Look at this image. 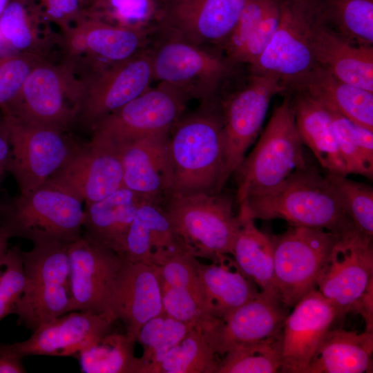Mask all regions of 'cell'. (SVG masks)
<instances>
[{
  "label": "cell",
  "mask_w": 373,
  "mask_h": 373,
  "mask_svg": "<svg viewBox=\"0 0 373 373\" xmlns=\"http://www.w3.org/2000/svg\"><path fill=\"white\" fill-rule=\"evenodd\" d=\"M168 151L167 193H220L230 175L219 104L181 117L171 131Z\"/></svg>",
  "instance_id": "1"
},
{
  "label": "cell",
  "mask_w": 373,
  "mask_h": 373,
  "mask_svg": "<svg viewBox=\"0 0 373 373\" xmlns=\"http://www.w3.org/2000/svg\"><path fill=\"white\" fill-rule=\"evenodd\" d=\"M238 205L239 216L254 220L282 219L338 236L356 230L325 177L307 166Z\"/></svg>",
  "instance_id": "2"
},
{
  "label": "cell",
  "mask_w": 373,
  "mask_h": 373,
  "mask_svg": "<svg viewBox=\"0 0 373 373\" xmlns=\"http://www.w3.org/2000/svg\"><path fill=\"white\" fill-rule=\"evenodd\" d=\"M154 80L203 106L218 104L237 66L217 47L197 45L160 27L150 46Z\"/></svg>",
  "instance_id": "3"
},
{
  "label": "cell",
  "mask_w": 373,
  "mask_h": 373,
  "mask_svg": "<svg viewBox=\"0 0 373 373\" xmlns=\"http://www.w3.org/2000/svg\"><path fill=\"white\" fill-rule=\"evenodd\" d=\"M173 231L196 258L213 262L231 255L240 222L233 198L219 193H167L162 202Z\"/></svg>",
  "instance_id": "4"
},
{
  "label": "cell",
  "mask_w": 373,
  "mask_h": 373,
  "mask_svg": "<svg viewBox=\"0 0 373 373\" xmlns=\"http://www.w3.org/2000/svg\"><path fill=\"white\" fill-rule=\"evenodd\" d=\"M82 202L69 193L45 183L27 193L0 201V227L9 238L33 245L70 242L82 234Z\"/></svg>",
  "instance_id": "5"
},
{
  "label": "cell",
  "mask_w": 373,
  "mask_h": 373,
  "mask_svg": "<svg viewBox=\"0 0 373 373\" xmlns=\"http://www.w3.org/2000/svg\"><path fill=\"white\" fill-rule=\"evenodd\" d=\"M303 148L292 98L288 95L274 109L255 147L236 172L238 175L236 203L266 192L305 168Z\"/></svg>",
  "instance_id": "6"
},
{
  "label": "cell",
  "mask_w": 373,
  "mask_h": 373,
  "mask_svg": "<svg viewBox=\"0 0 373 373\" xmlns=\"http://www.w3.org/2000/svg\"><path fill=\"white\" fill-rule=\"evenodd\" d=\"M82 99V82L72 64L42 58L0 110L30 125L66 131L77 120Z\"/></svg>",
  "instance_id": "7"
},
{
  "label": "cell",
  "mask_w": 373,
  "mask_h": 373,
  "mask_svg": "<svg viewBox=\"0 0 373 373\" xmlns=\"http://www.w3.org/2000/svg\"><path fill=\"white\" fill-rule=\"evenodd\" d=\"M68 243L33 245L22 251L25 287L15 314L29 329L71 312Z\"/></svg>",
  "instance_id": "8"
},
{
  "label": "cell",
  "mask_w": 373,
  "mask_h": 373,
  "mask_svg": "<svg viewBox=\"0 0 373 373\" xmlns=\"http://www.w3.org/2000/svg\"><path fill=\"white\" fill-rule=\"evenodd\" d=\"M339 236L304 227H293L271 236L276 293L289 307L315 289L320 272Z\"/></svg>",
  "instance_id": "9"
},
{
  "label": "cell",
  "mask_w": 373,
  "mask_h": 373,
  "mask_svg": "<svg viewBox=\"0 0 373 373\" xmlns=\"http://www.w3.org/2000/svg\"><path fill=\"white\" fill-rule=\"evenodd\" d=\"M10 145L7 166L20 193L44 185L82 144L57 129L30 125L1 111Z\"/></svg>",
  "instance_id": "10"
},
{
  "label": "cell",
  "mask_w": 373,
  "mask_h": 373,
  "mask_svg": "<svg viewBox=\"0 0 373 373\" xmlns=\"http://www.w3.org/2000/svg\"><path fill=\"white\" fill-rule=\"evenodd\" d=\"M372 241L356 230L339 236L320 272L316 288L338 318L359 314L365 298L373 294Z\"/></svg>",
  "instance_id": "11"
},
{
  "label": "cell",
  "mask_w": 373,
  "mask_h": 373,
  "mask_svg": "<svg viewBox=\"0 0 373 373\" xmlns=\"http://www.w3.org/2000/svg\"><path fill=\"white\" fill-rule=\"evenodd\" d=\"M280 17L269 44L251 73L278 77L287 87L315 67L312 32L316 14L311 0H278Z\"/></svg>",
  "instance_id": "12"
},
{
  "label": "cell",
  "mask_w": 373,
  "mask_h": 373,
  "mask_svg": "<svg viewBox=\"0 0 373 373\" xmlns=\"http://www.w3.org/2000/svg\"><path fill=\"white\" fill-rule=\"evenodd\" d=\"M159 28L137 30L86 14L61 32L60 48L79 75L129 59L149 48Z\"/></svg>",
  "instance_id": "13"
},
{
  "label": "cell",
  "mask_w": 373,
  "mask_h": 373,
  "mask_svg": "<svg viewBox=\"0 0 373 373\" xmlns=\"http://www.w3.org/2000/svg\"><path fill=\"white\" fill-rule=\"evenodd\" d=\"M189 99L178 89L160 82L93 128L91 140L115 147L149 135L171 131Z\"/></svg>",
  "instance_id": "14"
},
{
  "label": "cell",
  "mask_w": 373,
  "mask_h": 373,
  "mask_svg": "<svg viewBox=\"0 0 373 373\" xmlns=\"http://www.w3.org/2000/svg\"><path fill=\"white\" fill-rule=\"evenodd\" d=\"M82 99L77 121L91 130L103 118L136 98L154 80L150 47L126 60L79 77Z\"/></svg>",
  "instance_id": "15"
},
{
  "label": "cell",
  "mask_w": 373,
  "mask_h": 373,
  "mask_svg": "<svg viewBox=\"0 0 373 373\" xmlns=\"http://www.w3.org/2000/svg\"><path fill=\"white\" fill-rule=\"evenodd\" d=\"M286 90L278 77L251 73L242 87L220 99L227 166L230 175L238 169L248 148L258 135L272 98Z\"/></svg>",
  "instance_id": "16"
},
{
  "label": "cell",
  "mask_w": 373,
  "mask_h": 373,
  "mask_svg": "<svg viewBox=\"0 0 373 373\" xmlns=\"http://www.w3.org/2000/svg\"><path fill=\"white\" fill-rule=\"evenodd\" d=\"M68 254L71 312L106 314L116 319L113 300L124 259L84 234L68 243Z\"/></svg>",
  "instance_id": "17"
},
{
  "label": "cell",
  "mask_w": 373,
  "mask_h": 373,
  "mask_svg": "<svg viewBox=\"0 0 373 373\" xmlns=\"http://www.w3.org/2000/svg\"><path fill=\"white\" fill-rule=\"evenodd\" d=\"M288 307L276 291H260L224 317L211 321L200 331L215 352L224 355L239 345L282 333Z\"/></svg>",
  "instance_id": "18"
},
{
  "label": "cell",
  "mask_w": 373,
  "mask_h": 373,
  "mask_svg": "<svg viewBox=\"0 0 373 373\" xmlns=\"http://www.w3.org/2000/svg\"><path fill=\"white\" fill-rule=\"evenodd\" d=\"M122 175L117 149L90 140L82 142L46 183L87 204L100 200L122 186Z\"/></svg>",
  "instance_id": "19"
},
{
  "label": "cell",
  "mask_w": 373,
  "mask_h": 373,
  "mask_svg": "<svg viewBox=\"0 0 373 373\" xmlns=\"http://www.w3.org/2000/svg\"><path fill=\"white\" fill-rule=\"evenodd\" d=\"M246 0H164L160 27L191 43L221 49Z\"/></svg>",
  "instance_id": "20"
},
{
  "label": "cell",
  "mask_w": 373,
  "mask_h": 373,
  "mask_svg": "<svg viewBox=\"0 0 373 373\" xmlns=\"http://www.w3.org/2000/svg\"><path fill=\"white\" fill-rule=\"evenodd\" d=\"M337 318L334 307L316 288L305 294L284 322L280 372L303 373Z\"/></svg>",
  "instance_id": "21"
},
{
  "label": "cell",
  "mask_w": 373,
  "mask_h": 373,
  "mask_svg": "<svg viewBox=\"0 0 373 373\" xmlns=\"http://www.w3.org/2000/svg\"><path fill=\"white\" fill-rule=\"evenodd\" d=\"M113 316L73 311L39 325L26 340L12 343L23 356H73L111 331Z\"/></svg>",
  "instance_id": "22"
},
{
  "label": "cell",
  "mask_w": 373,
  "mask_h": 373,
  "mask_svg": "<svg viewBox=\"0 0 373 373\" xmlns=\"http://www.w3.org/2000/svg\"><path fill=\"white\" fill-rule=\"evenodd\" d=\"M164 312L161 281L155 266L124 260L113 300V313L125 327V334L136 343L141 327Z\"/></svg>",
  "instance_id": "23"
},
{
  "label": "cell",
  "mask_w": 373,
  "mask_h": 373,
  "mask_svg": "<svg viewBox=\"0 0 373 373\" xmlns=\"http://www.w3.org/2000/svg\"><path fill=\"white\" fill-rule=\"evenodd\" d=\"M170 133L149 135L116 147L124 186L146 199L162 202L170 186Z\"/></svg>",
  "instance_id": "24"
},
{
  "label": "cell",
  "mask_w": 373,
  "mask_h": 373,
  "mask_svg": "<svg viewBox=\"0 0 373 373\" xmlns=\"http://www.w3.org/2000/svg\"><path fill=\"white\" fill-rule=\"evenodd\" d=\"M312 50L316 66L326 70L342 82L373 93V46L347 41L316 17L312 32Z\"/></svg>",
  "instance_id": "25"
},
{
  "label": "cell",
  "mask_w": 373,
  "mask_h": 373,
  "mask_svg": "<svg viewBox=\"0 0 373 373\" xmlns=\"http://www.w3.org/2000/svg\"><path fill=\"white\" fill-rule=\"evenodd\" d=\"M144 200L122 186L100 200L86 204L84 235L123 258L129 227Z\"/></svg>",
  "instance_id": "26"
},
{
  "label": "cell",
  "mask_w": 373,
  "mask_h": 373,
  "mask_svg": "<svg viewBox=\"0 0 373 373\" xmlns=\"http://www.w3.org/2000/svg\"><path fill=\"white\" fill-rule=\"evenodd\" d=\"M289 89L303 92L352 122L373 131V93L342 82L319 66Z\"/></svg>",
  "instance_id": "27"
},
{
  "label": "cell",
  "mask_w": 373,
  "mask_h": 373,
  "mask_svg": "<svg viewBox=\"0 0 373 373\" xmlns=\"http://www.w3.org/2000/svg\"><path fill=\"white\" fill-rule=\"evenodd\" d=\"M279 17L278 0H246L238 21L221 50L237 66H251L269 44Z\"/></svg>",
  "instance_id": "28"
},
{
  "label": "cell",
  "mask_w": 373,
  "mask_h": 373,
  "mask_svg": "<svg viewBox=\"0 0 373 373\" xmlns=\"http://www.w3.org/2000/svg\"><path fill=\"white\" fill-rule=\"evenodd\" d=\"M50 24L35 0H10L0 15V33L6 45L44 58L55 46L60 48L61 34Z\"/></svg>",
  "instance_id": "29"
},
{
  "label": "cell",
  "mask_w": 373,
  "mask_h": 373,
  "mask_svg": "<svg viewBox=\"0 0 373 373\" xmlns=\"http://www.w3.org/2000/svg\"><path fill=\"white\" fill-rule=\"evenodd\" d=\"M373 332L329 329L303 373L372 372Z\"/></svg>",
  "instance_id": "30"
},
{
  "label": "cell",
  "mask_w": 373,
  "mask_h": 373,
  "mask_svg": "<svg viewBox=\"0 0 373 373\" xmlns=\"http://www.w3.org/2000/svg\"><path fill=\"white\" fill-rule=\"evenodd\" d=\"M291 91L296 124L303 145L308 146L328 172L348 175L327 110L305 93Z\"/></svg>",
  "instance_id": "31"
},
{
  "label": "cell",
  "mask_w": 373,
  "mask_h": 373,
  "mask_svg": "<svg viewBox=\"0 0 373 373\" xmlns=\"http://www.w3.org/2000/svg\"><path fill=\"white\" fill-rule=\"evenodd\" d=\"M179 246L184 245L177 238L162 202L144 200L138 207L126 235L123 259L151 265L162 252Z\"/></svg>",
  "instance_id": "32"
},
{
  "label": "cell",
  "mask_w": 373,
  "mask_h": 373,
  "mask_svg": "<svg viewBox=\"0 0 373 373\" xmlns=\"http://www.w3.org/2000/svg\"><path fill=\"white\" fill-rule=\"evenodd\" d=\"M197 270L213 319L224 317L259 292L229 255L210 265L199 262Z\"/></svg>",
  "instance_id": "33"
},
{
  "label": "cell",
  "mask_w": 373,
  "mask_h": 373,
  "mask_svg": "<svg viewBox=\"0 0 373 373\" xmlns=\"http://www.w3.org/2000/svg\"><path fill=\"white\" fill-rule=\"evenodd\" d=\"M240 224L231 255L242 273L260 291H276L271 236L258 229L254 219L239 216Z\"/></svg>",
  "instance_id": "34"
},
{
  "label": "cell",
  "mask_w": 373,
  "mask_h": 373,
  "mask_svg": "<svg viewBox=\"0 0 373 373\" xmlns=\"http://www.w3.org/2000/svg\"><path fill=\"white\" fill-rule=\"evenodd\" d=\"M318 21L347 41L373 46V0H311Z\"/></svg>",
  "instance_id": "35"
},
{
  "label": "cell",
  "mask_w": 373,
  "mask_h": 373,
  "mask_svg": "<svg viewBox=\"0 0 373 373\" xmlns=\"http://www.w3.org/2000/svg\"><path fill=\"white\" fill-rule=\"evenodd\" d=\"M135 342L125 333L109 332L76 356L84 373H140L141 361L134 355Z\"/></svg>",
  "instance_id": "36"
},
{
  "label": "cell",
  "mask_w": 373,
  "mask_h": 373,
  "mask_svg": "<svg viewBox=\"0 0 373 373\" xmlns=\"http://www.w3.org/2000/svg\"><path fill=\"white\" fill-rule=\"evenodd\" d=\"M217 355L202 332L193 327L148 373H216Z\"/></svg>",
  "instance_id": "37"
},
{
  "label": "cell",
  "mask_w": 373,
  "mask_h": 373,
  "mask_svg": "<svg viewBox=\"0 0 373 373\" xmlns=\"http://www.w3.org/2000/svg\"><path fill=\"white\" fill-rule=\"evenodd\" d=\"M164 0H97L86 14L103 21L137 30L160 28Z\"/></svg>",
  "instance_id": "38"
},
{
  "label": "cell",
  "mask_w": 373,
  "mask_h": 373,
  "mask_svg": "<svg viewBox=\"0 0 373 373\" xmlns=\"http://www.w3.org/2000/svg\"><path fill=\"white\" fill-rule=\"evenodd\" d=\"M282 333L229 350L219 361L216 373L279 372L282 364Z\"/></svg>",
  "instance_id": "39"
},
{
  "label": "cell",
  "mask_w": 373,
  "mask_h": 373,
  "mask_svg": "<svg viewBox=\"0 0 373 373\" xmlns=\"http://www.w3.org/2000/svg\"><path fill=\"white\" fill-rule=\"evenodd\" d=\"M193 327L164 312L148 321L140 329L136 339L143 348L140 358V373H148Z\"/></svg>",
  "instance_id": "40"
},
{
  "label": "cell",
  "mask_w": 373,
  "mask_h": 373,
  "mask_svg": "<svg viewBox=\"0 0 373 373\" xmlns=\"http://www.w3.org/2000/svg\"><path fill=\"white\" fill-rule=\"evenodd\" d=\"M325 177L356 229L372 238V187L348 179L342 174L328 172Z\"/></svg>",
  "instance_id": "41"
},
{
  "label": "cell",
  "mask_w": 373,
  "mask_h": 373,
  "mask_svg": "<svg viewBox=\"0 0 373 373\" xmlns=\"http://www.w3.org/2000/svg\"><path fill=\"white\" fill-rule=\"evenodd\" d=\"M198 258L182 248L169 254L155 267L162 283L188 291L213 319L198 274Z\"/></svg>",
  "instance_id": "42"
},
{
  "label": "cell",
  "mask_w": 373,
  "mask_h": 373,
  "mask_svg": "<svg viewBox=\"0 0 373 373\" xmlns=\"http://www.w3.org/2000/svg\"><path fill=\"white\" fill-rule=\"evenodd\" d=\"M5 270L0 276V322L15 314L16 305L25 287L22 251L17 247L8 249L4 261Z\"/></svg>",
  "instance_id": "43"
},
{
  "label": "cell",
  "mask_w": 373,
  "mask_h": 373,
  "mask_svg": "<svg viewBox=\"0 0 373 373\" xmlns=\"http://www.w3.org/2000/svg\"><path fill=\"white\" fill-rule=\"evenodd\" d=\"M161 291L163 310L173 318L191 324L200 330L213 320L188 291L162 281Z\"/></svg>",
  "instance_id": "44"
},
{
  "label": "cell",
  "mask_w": 373,
  "mask_h": 373,
  "mask_svg": "<svg viewBox=\"0 0 373 373\" xmlns=\"http://www.w3.org/2000/svg\"><path fill=\"white\" fill-rule=\"evenodd\" d=\"M325 108L331 116L338 146L349 174H358L372 179L373 166L365 161L361 154L354 135L353 122L341 114Z\"/></svg>",
  "instance_id": "45"
},
{
  "label": "cell",
  "mask_w": 373,
  "mask_h": 373,
  "mask_svg": "<svg viewBox=\"0 0 373 373\" xmlns=\"http://www.w3.org/2000/svg\"><path fill=\"white\" fill-rule=\"evenodd\" d=\"M42 58L23 52L0 55V106L16 95L30 70Z\"/></svg>",
  "instance_id": "46"
},
{
  "label": "cell",
  "mask_w": 373,
  "mask_h": 373,
  "mask_svg": "<svg viewBox=\"0 0 373 373\" xmlns=\"http://www.w3.org/2000/svg\"><path fill=\"white\" fill-rule=\"evenodd\" d=\"M46 19L57 26L61 32L68 29L86 12L79 0H35Z\"/></svg>",
  "instance_id": "47"
},
{
  "label": "cell",
  "mask_w": 373,
  "mask_h": 373,
  "mask_svg": "<svg viewBox=\"0 0 373 373\" xmlns=\"http://www.w3.org/2000/svg\"><path fill=\"white\" fill-rule=\"evenodd\" d=\"M23 358L12 343L0 342V373L27 372L22 363Z\"/></svg>",
  "instance_id": "48"
},
{
  "label": "cell",
  "mask_w": 373,
  "mask_h": 373,
  "mask_svg": "<svg viewBox=\"0 0 373 373\" xmlns=\"http://www.w3.org/2000/svg\"><path fill=\"white\" fill-rule=\"evenodd\" d=\"M359 149L365 161L373 166V131L353 123Z\"/></svg>",
  "instance_id": "49"
},
{
  "label": "cell",
  "mask_w": 373,
  "mask_h": 373,
  "mask_svg": "<svg viewBox=\"0 0 373 373\" xmlns=\"http://www.w3.org/2000/svg\"><path fill=\"white\" fill-rule=\"evenodd\" d=\"M10 145L9 132L6 122L2 114L0 115V175H4L10 157Z\"/></svg>",
  "instance_id": "50"
},
{
  "label": "cell",
  "mask_w": 373,
  "mask_h": 373,
  "mask_svg": "<svg viewBox=\"0 0 373 373\" xmlns=\"http://www.w3.org/2000/svg\"><path fill=\"white\" fill-rule=\"evenodd\" d=\"M9 237L0 227V276L2 273L1 267H3L6 254L8 251Z\"/></svg>",
  "instance_id": "51"
},
{
  "label": "cell",
  "mask_w": 373,
  "mask_h": 373,
  "mask_svg": "<svg viewBox=\"0 0 373 373\" xmlns=\"http://www.w3.org/2000/svg\"><path fill=\"white\" fill-rule=\"evenodd\" d=\"M10 0H0V15L9 3Z\"/></svg>",
  "instance_id": "52"
},
{
  "label": "cell",
  "mask_w": 373,
  "mask_h": 373,
  "mask_svg": "<svg viewBox=\"0 0 373 373\" xmlns=\"http://www.w3.org/2000/svg\"><path fill=\"white\" fill-rule=\"evenodd\" d=\"M80 4L84 10H86L90 5L91 0H79Z\"/></svg>",
  "instance_id": "53"
},
{
  "label": "cell",
  "mask_w": 373,
  "mask_h": 373,
  "mask_svg": "<svg viewBox=\"0 0 373 373\" xmlns=\"http://www.w3.org/2000/svg\"><path fill=\"white\" fill-rule=\"evenodd\" d=\"M4 45H6V44H5L3 39L2 37H1V33H0V51L2 50L3 46ZM4 55V54H1V53H0V55Z\"/></svg>",
  "instance_id": "54"
},
{
  "label": "cell",
  "mask_w": 373,
  "mask_h": 373,
  "mask_svg": "<svg viewBox=\"0 0 373 373\" xmlns=\"http://www.w3.org/2000/svg\"><path fill=\"white\" fill-rule=\"evenodd\" d=\"M96 1H97V0H91V2H90V5H89L88 7H90V6L93 3H95ZM87 8H86V9H87Z\"/></svg>",
  "instance_id": "55"
},
{
  "label": "cell",
  "mask_w": 373,
  "mask_h": 373,
  "mask_svg": "<svg viewBox=\"0 0 373 373\" xmlns=\"http://www.w3.org/2000/svg\"><path fill=\"white\" fill-rule=\"evenodd\" d=\"M3 175H0V184H1V181L3 180Z\"/></svg>",
  "instance_id": "56"
}]
</instances>
